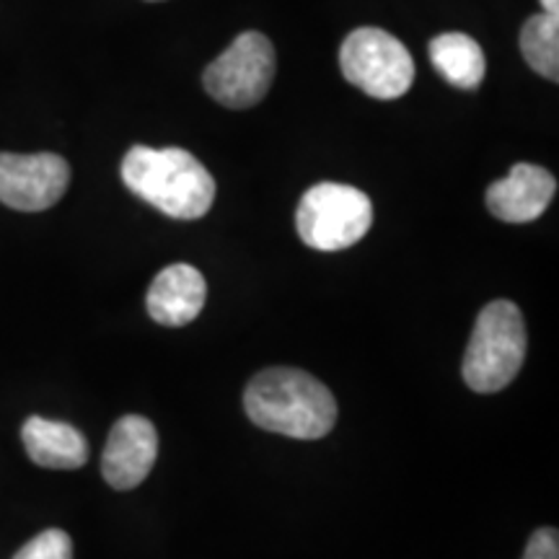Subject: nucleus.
Listing matches in <instances>:
<instances>
[{
    "mask_svg": "<svg viewBox=\"0 0 559 559\" xmlns=\"http://www.w3.org/2000/svg\"><path fill=\"white\" fill-rule=\"evenodd\" d=\"M243 409L257 428L296 440H319L337 423L334 394L298 368H267L243 391Z\"/></svg>",
    "mask_w": 559,
    "mask_h": 559,
    "instance_id": "f257e3e1",
    "label": "nucleus"
},
{
    "mask_svg": "<svg viewBox=\"0 0 559 559\" xmlns=\"http://www.w3.org/2000/svg\"><path fill=\"white\" fill-rule=\"evenodd\" d=\"M122 181L132 194L177 221H198L215 200V179L185 148L135 145L122 160Z\"/></svg>",
    "mask_w": 559,
    "mask_h": 559,
    "instance_id": "f03ea898",
    "label": "nucleus"
},
{
    "mask_svg": "<svg viewBox=\"0 0 559 559\" xmlns=\"http://www.w3.org/2000/svg\"><path fill=\"white\" fill-rule=\"evenodd\" d=\"M526 324L513 300H492L479 311L464 355V381L477 394H495L513 383L526 358Z\"/></svg>",
    "mask_w": 559,
    "mask_h": 559,
    "instance_id": "7ed1b4c3",
    "label": "nucleus"
},
{
    "mask_svg": "<svg viewBox=\"0 0 559 559\" xmlns=\"http://www.w3.org/2000/svg\"><path fill=\"white\" fill-rule=\"evenodd\" d=\"M373 223V205L358 187L321 181L298 202L296 228L300 241L317 251L355 247Z\"/></svg>",
    "mask_w": 559,
    "mask_h": 559,
    "instance_id": "20e7f679",
    "label": "nucleus"
},
{
    "mask_svg": "<svg viewBox=\"0 0 559 559\" xmlns=\"http://www.w3.org/2000/svg\"><path fill=\"white\" fill-rule=\"evenodd\" d=\"M342 75L373 99H400L415 81V62L394 34L362 26L342 41Z\"/></svg>",
    "mask_w": 559,
    "mask_h": 559,
    "instance_id": "39448f33",
    "label": "nucleus"
},
{
    "mask_svg": "<svg viewBox=\"0 0 559 559\" xmlns=\"http://www.w3.org/2000/svg\"><path fill=\"white\" fill-rule=\"evenodd\" d=\"M275 79V47L260 32L234 39L221 58L210 62L202 83L215 102L228 109H249L260 104Z\"/></svg>",
    "mask_w": 559,
    "mask_h": 559,
    "instance_id": "423d86ee",
    "label": "nucleus"
},
{
    "mask_svg": "<svg viewBox=\"0 0 559 559\" xmlns=\"http://www.w3.org/2000/svg\"><path fill=\"white\" fill-rule=\"evenodd\" d=\"M70 185V166L58 153H0V202L19 213L52 207Z\"/></svg>",
    "mask_w": 559,
    "mask_h": 559,
    "instance_id": "0eeeda50",
    "label": "nucleus"
},
{
    "mask_svg": "<svg viewBox=\"0 0 559 559\" xmlns=\"http://www.w3.org/2000/svg\"><path fill=\"white\" fill-rule=\"evenodd\" d=\"M158 459V432L148 417L124 415L109 430L102 453V474L109 487L132 489L143 485Z\"/></svg>",
    "mask_w": 559,
    "mask_h": 559,
    "instance_id": "6e6552de",
    "label": "nucleus"
},
{
    "mask_svg": "<svg viewBox=\"0 0 559 559\" xmlns=\"http://www.w3.org/2000/svg\"><path fill=\"white\" fill-rule=\"evenodd\" d=\"M557 179L536 164H515L506 179L487 187L485 202L495 218L506 223H531L542 218L555 200Z\"/></svg>",
    "mask_w": 559,
    "mask_h": 559,
    "instance_id": "1a4fd4ad",
    "label": "nucleus"
},
{
    "mask_svg": "<svg viewBox=\"0 0 559 559\" xmlns=\"http://www.w3.org/2000/svg\"><path fill=\"white\" fill-rule=\"evenodd\" d=\"M207 298V285L192 264H171L153 277L148 298L151 319L164 326H185L200 317Z\"/></svg>",
    "mask_w": 559,
    "mask_h": 559,
    "instance_id": "9d476101",
    "label": "nucleus"
},
{
    "mask_svg": "<svg viewBox=\"0 0 559 559\" xmlns=\"http://www.w3.org/2000/svg\"><path fill=\"white\" fill-rule=\"evenodd\" d=\"M29 459L45 469H81L88 461V443L73 425L58 419L29 417L21 428Z\"/></svg>",
    "mask_w": 559,
    "mask_h": 559,
    "instance_id": "9b49d317",
    "label": "nucleus"
},
{
    "mask_svg": "<svg viewBox=\"0 0 559 559\" xmlns=\"http://www.w3.org/2000/svg\"><path fill=\"white\" fill-rule=\"evenodd\" d=\"M430 62L456 88H477L487 73V60L479 41L459 32L440 34L430 41Z\"/></svg>",
    "mask_w": 559,
    "mask_h": 559,
    "instance_id": "f8f14e48",
    "label": "nucleus"
},
{
    "mask_svg": "<svg viewBox=\"0 0 559 559\" xmlns=\"http://www.w3.org/2000/svg\"><path fill=\"white\" fill-rule=\"evenodd\" d=\"M521 52L544 79H559V16L536 13L521 29Z\"/></svg>",
    "mask_w": 559,
    "mask_h": 559,
    "instance_id": "ddd939ff",
    "label": "nucleus"
},
{
    "mask_svg": "<svg viewBox=\"0 0 559 559\" xmlns=\"http://www.w3.org/2000/svg\"><path fill=\"white\" fill-rule=\"evenodd\" d=\"M13 559H73V542L66 531L47 528L26 542Z\"/></svg>",
    "mask_w": 559,
    "mask_h": 559,
    "instance_id": "4468645a",
    "label": "nucleus"
},
{
    "mask_svg": "<svg viewBox=\"0 0 559 559\" xmlns=\"http://www.w3.org/2000/svg\"><path fill=\"white\" fill-rule=\"evenodd\" d=\"M521 559H559V534L557 528H539L531 536Z\"/></svg>",
    "mask_w": 559,
    "mask_h": 559,
    "instance_id": "2eb2a0df",
    "label": "nucleus"
},
{
    "mask_svg": "<svg viewBox=\"0 0 559 559\" xmlns=\"http://www.w3.org/2000/svg\"><path fill=\"white\" fill-rule=\"evenodd\" d=\"M544 13H551V16H559V0H542Z\"/></svg>",
    "mask_w": 559,
    "mask_h": 559,
    "instance_id": "dca6fc26",
    "label": "nucleus"
}]
</instances>
